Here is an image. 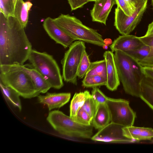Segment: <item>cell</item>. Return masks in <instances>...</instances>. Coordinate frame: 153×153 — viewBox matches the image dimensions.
Wrapping results in <instances>:
<instances>
[{
  "label": "cell",
  "mask_w": 153,
  "mask_h": 153,
  "mask_svg": "<svg viewBox=\"0 0 153 153\" xmlns=\"http://www.w3.org/2000/svg\"><path fill=\"white\" fill-rule=\"evenodd\" d=\"M24 70L29 75L39 95L41 93L47 92L51 88L44 77L31 65H21Z\"/></svg>",
  "instance_id": "cell-16"
},
{
  "label": "cell",
  "mask_w": 153,
  "mask_h": 153,
  "mask_svg": "<svg viewBox=\"0 0 153 153\" xmlns=\"http://www.w3.org/2000/svg\"><path fill=\"white\" fill-rule=\"evenodd\" d=\"M33 5L30 1L17 0L14 11L13 16L16 18L22 26L25 28L28 20L29 12Z\"/></svg>",
  "instance_id": "cell-19"
},
{
  "label": "cell",
  "mask_w": 153,
  "mask_h": 153,
  "mask_svg": "<svg viewBox=\"0 0 153 153\" xmlns=\"http://www.w3.org/2000/svg\"><path fill=\"white\" fill-rule=\"evenodd\" d=\"M106 65L107 82L106 86L109 90H116L120 85L114 54L110 51H105L103 55Z\"/></svg>",
  "instance_id": "cell-12"
},
{
  "label": "cell",
  "mask_w": 153,
  "mask_h": 153,
  "mask_svg": "<svg viewBox=\"0 0 153 153\" xmlns=\"http://www.w3.org/2000/svg\"><path fill=\"white\" fill-rule=\"evenodd\" d=\"M118 76L126 93L140 97L141 84L144 75L143 67L133 57L119 51H115Z\"/></svg>",
  "instance_id": "cell-2"
},
{
  "label": "cell",
  "mask_w": 153,
  "mask_h": 153,
  "mask_svg": "<svg viewBox=\"0 0 153 153\" xmlns=\"http://www.w3.org/2000/svg\"><path fill=\"white\" fill-rule=\"evenodd\" d=\"M141 88L140 97L153 110V79L144 74Z\"/></svg>",
  "instance_id": "cell-20"
},
{
  "label": "cell",
  "mask_w": 153,
  "mask_h": 153,
  "mask_svg": "<svg viewBox=\"0 0 153 153\" xmlns=\"http://www.w3.org/2000/svg\"><path fill=\"white\" fill-rule=\"evenodd\" d=\"M97 0H89V1H95Z\"/></svg>",
  "instance_id": "cell-40"
},
{
  "label": "cell",
  "mask_w": 153,
  "mask_h": 153,
  "mask_svg": "<svg viewBox=\"0 0 153 153\" xmlns=\"http://www.w3.org/2000/svg\"><path fill=\"white\" fill-rule=\"evenodd\" d=\"M28 60L31 66L46 80L51 88L59 89L63 86V79L60 68L52 55L32 49Z\"/></svg>",
  "instance_id": "cell-6"
},
{
  "label": "cell",
  "mask_w": 153,
  "mask_h": 153,
  "mask_svg": "<svg viewBox=\"0 0 153 153\" xmlns=\"http://www.w3.org/2000/svg\"><path fill=\"white\" fill-rule=\"evenodd\" d=\"M122 129L125 137L135 142L151 140L153 138V129L151 128L131 126L124 127Z\"/></svg>",
  "instance_id": "cell-17"
},
{
  "label": "cell",
  "mask_w": 153,
  "mask_h": 153,
  "mask_svg": "<svg viewBox=\"0 0 153 153\" xmlns=\"http://www.w3.org/2000/svg\"><path fill=\"white\" fill-rule=\"evenodd\" d=\"M70 93H49L45 95H39L38 100L41 103L46 105L49 111L60 108L69 101Z\"/></svg>",
  "instance_id": "cell-15"
},
{
  "label": "cell",
  "mask_w": 153,
  "mask_h": 153,
  "mask_svg": "<svg viewBox=\"0 0 153 153\" xmlns=\"http://www.w3.org/2000/svg\"><path fill=\"white\" fill-rule=\"evenodd\" d=\"M0 87L1 91L5 98L21 111L22 108L19 98L20 95L18 93L11 88L4 85L1 82Z\"/></svg>",
  "instance_id": "cell-22"
},
{
  "label": "cell",
  "mask_w": 153,
  "mask_h": 153,
  "mask_svg": "<svg viewBox=\"0 0 153 153\" xmlns=\"http://www.w3.org/2000/svg\"><path fill=\"white\" fill-rule=\"evenodd\" d=\"M117 6L119 7L126 15L130 16L133 13L125 0H116Z\"/></svg>",
  "instance_id": "cell-32"
},
{
  "label": "cell",
  "mask_w": 153,
  "mask_h": 153,
  "mask_svg": "<svg viewBox=\"0 0 153 153\" xmlns=\"http://www.w3.org/2000/svg\"><path fill=\"white\" fill-rule=\"evenodd\" d=\"M91 96L97 104L106 103L108 98L97 87L92 88Z\"/></svg>",
  "instance_id": "cell-31"
},
{
  "label": "cell",
  "mask_w": 153,
  "mask_h": 153,
  "mask_svg": "<svg viewBox=\"0 0 153 153\" xmlns=\"http://www.w3.org/2000/svg\"><path fill=\"white\" fill-rule=\"evenodd\" d=\"M91 95L87 90L75 93L71 102L70 116L74 118L79 110L82 107L86 100Z\"/></svg>",
  "instance_id": "cell-21"
},
{
  "label": "cell",
  "mask_w": 153,
  "mask_h": 153,
  "mask_svg": "<svg viewBox=\"0 0 153 153\" xmlns=\"http://www.w3.org/2000/svg\"><path fill=\"white\" fill-rule=\"evenodd\" d=\"M53 20L60 28L75 40L101 47L104 44L102 36L97 30L84 25L74 16L61 14Z\"/></svg>",
  "instance_id": "cell-4"
},
{
  "label": "cell",
  "mask_w": 153,
  "mask_h": 153,
  "mask_svg": "<svg viewBox=\"0 0 153 153\" xmlns=\"http://www.w3.org/2000/svg\"><path fill=\"white\" fill-rule=\"evenodd\" d=\"M102 47L104 49L106 50L108 48V46L105 44H104L103 46H102Z\"/></svg>",
  "instance_id": "cell-38"
},
{
  "label": "cell",
  "mask_w": 153,
  "mask_h": 153,
  "mask_svg": "<svg viewBox=\"0 0 153 153\" xmlns=\"http://www.w3.org/2000/svg\"><path fill=\"white\" fill-rule=\"evenodd\" d=\"M146 2L130 16L126 15L117 6L115 11L114 26L119 33L123 35L129 34L140 21L147 5Z\"/></svg>",
  "instance_id": "cell-9"
},
{
  "label": "cell",
  "mask_w": 153,
  "mask_h": 153,
  "mask_svg": "<svg viewBox=\"0 0 153 153\" xmlns=\"http://www.w3.org/2000/svg\"><path fill=\"white\" fill-rule=\"evenodd\" d=\"M72 11L83 6L89 1V0H68Z\"/></svg>",
  "instance_id": "cell-34"
},
{
  "label": "cell",
  "mask_w": 153,
  "mask_h": 153,
  "mask_svg": "<svg viewBox=\"0 0 153 153\" xmlns=\"http://www.w3.org/2000/svg\"><path fill=\"white\" fill-rule=\"evenodd\" d=\"M85 51L84 42L77 40L74 42L65 53L61 64L62 76L65 82L77 85L78 69Z\"/></svg>",
  "instance_id": "cell-7"
},
{
  "label": "cell",
  "mask_w": 153,
  "mask_h": 153,
  "mask_svg": "<svg viewBox=\"0 0 153 153\" xmlns=\"http://www.w3.org/2000/svg\"><path fill=\"white\" fill-rule=\"evenodd\" d=\"M0 82L12 88L24 98L39 95L31 78L21 65H0Z\"/></svg>",
  "instance_id": "cell-3"
},
{
  "label": "cell",
  "mask_w": 153,
  "mask_h": 153,
  "mask_svg": "<svg viewBox=\"0 0 153 153\" xmlns=\"http://www.w3.org/2000/svg\"><path fill=\"white\" fill-rule=\"evenodd\" d=\"M73 118L82 124L86 126L91 125L92 118L82 108L79 110L76 116Z\"/></svg>",
  "instance_id": "cell-29"
},
{
  "label": "cell",
  "mask_w": 153,
  "mask_h": 153,
  "mask_svg": "<svg viewBox=\"0 0 153 153\" xmlns=\"http://www.w3.org/2000/svg\"><path fill=\"white\" fill-rule=\"evenodd\" d=\"M144 44L149 46L150 51L146 57L148 62L153 66V34L139 37Z\"/></svg>",
  "instance_id": "cell-30"
},
{
  "label": "cell",
  "mask_w": 153,
  "mask_h": 153,
  "mask_svg": "<svg viewBox=\"0 0 153 153\" xmlns=\"http://www.w3.org/2000/svg\"><path fill=\"white\" fill-rule=\"evenodd\" d=\"M123 127L121 125L111 122L98 130L91 139L94 141L110 143L135 142L134 140L128 138L123 135L122 129Z\"/></svg>",
  "instance_id": "cell-10"
},
{
  "label": "cell",
  "mask_w": 153,
  "mask_h": 153,
  "mask_svg": "<svg viewBox=\"0 0 153 153\" xmlns=\"http://www.w3.org/2000/svg\"><path fill=\"white\" fill-rule=\"evenodd\" d=\"M133 13L143 4L147 2L148 0H125Z\"/></svg>",
  "instance_id": "cell-33"
},
{
  "label": "cell",
  "mask_w": 153,
  "mask_h": 153,
  "mask_svg": "<svg viewBox=\"0 0 153 153\" xmlns=\"http://www.w3.org/2000/svg\"><path fill=\"white\" fill-rule=\"evenodd\" d=\"M106 77L100 75L85 76L82 81V86L85 88H94L106 85Z\"/></svg>",
  "instance_id": "cell-24"
},
{
  "label": "cell",
  "mask_w": 153,
  "mask_h": 153,
  "mask_svg": "<svg viewBox=\"0 0 153 153\" xmlns=\"http://www.w3.org/2000/svg\"><path fill=\"white\" fill-rule=\"evenodd\" d=\"M98 105L91 95L86 100L82 108L85 110L92 119L96 112Z\"/></svg>",
  "instance_id": "cell-28"
},
{
  "label": "cell",
  "mask_w": 153,
  "mask_h": 153,
  "mask_svg": "<svg viewBox=\"0 0 153 153\" xmlns=\"http://www.w3.org/2000/svg\"><path fill=\"white\" fill-rule=\"evenodd\" d=\"M16 1L17 0H12L13 3V4L14 7L16 3Z\"/></svg>",
  "instance_id": "cell-39"
},
{
  "label": "cell",
  "mask_w": 153,
  "mask_h": 153,
  "mask_svg": "<svg viewBox=\"0 0 153 153\" xmlns=\"http://www.w3.org/2000/svg\"><path fill=\"white\" fill-rule=\"evenodd\" d=\"M150 49L149 46L144 44L137 49L127 52L125 53L133 57L139 63L146 57L150 52Z\"/></svg>",
  "instance_id": "cell-25"
},
{
  "label": "cell",
  "mask_w": 153,
  "mask_h": 153,
  "mask_svg": "<svg viewBox=\"0 0 153 153\" xmlns=\"http://www.w3.org/2000/svg\"><path fill=\"white\" fill-rule=\"evenodd\" d=\"M111 122L110 114L106 103L99 104L92 119L91 125L99 130Z\"/></svg>",
  "instance_id": "cell-18"
},
{
  "label": "cell",
  "mask_w": 153,
  "mask_h": 153,
  "mask_svg": "<svg viewBox=\"0 0 153 153\" xmlns=\"http://www.w3.org/2000/svg\"><path fill=\"white\" fill-rule=\"evenodd\" d=\"M14 6L12 0H0V12L6 18L13 16Z\"/></svg>",
  "instance_id": "cell-27"
},
{
  "label": "cell",
  "mask_w": 153,
  "mask_h": 153,
  "mask_svg": "<svg viewBox=\"0 0 153 153\" xmlns=\"http://www.w3.org/2000/svg\"><path fill=\"white\" fill-rule=\"evenodd\" d=\"M95 2L90 11L92 20L106 25L107 18L113 6L117 4L116 0H97Z\"/></svg>",
  "instance_id": "cell-14"
},
{
  "label": "cell",
  "mask_w": 153,
  "mask_h": 153,
  "mask_svg": "<svg viewBox=\"0 0 153 153\" xmlns=\"http://www.w3.org/2000/svg\"><path fill=\"white\" fill-rule=\"evenodd\" d=\"M25 28L13 16L0 12V65H23L32 49Z\"/></svg>",
  "instance_id": "cell-1"
},
{
  "label": "cell",
  "mask_w": 153,
  "mask_h": 153,
  "mask_svg": "<svg viewBox=\"0 0 153 153\" xmlns=\"http://www.w3.org/2000/svg\"><path fill=\"white\" fill-rule=\"evenodd\" d=\"M100 75L106 77V65L105 59L91 63L85 76Z\"/></svg>",
  "instance_id": "cell-23"
},
{
  "label": "cell",
  "mask_w": 153,
  "mask_h": 153,
  "mask_svg": "<svg viewBox=\"0 0 153 153\" xmlns=\"http://www.w3.org/2000/svg\"><path fill=\"white\" fill-rule=\"evenodd\" d=\"M106 104L110 114L111 122L123 127L133 126L136 115L128 101L108 97Z\"/></svg>",
  "instance_id": "cell-8"
},
{
  "label": "cell",
  "mask_w": 153,
  "mask_h": 153,
  "mask_svg": "<svg viewBox=\"0 0 153 153\" xmlns=\"http://www.w3.org/2000/svg\"><path fill=\"white\" fill-rule=\"evenodd\" d=\"M152 143H153V140H152Z\"/></svg>",
  "instance_id": "cell-42"
},
{
  "label": "cell",
  "mask_w": 153,
  "mask_h": 153,
  "mask_svg": "<svg viewBox=\"0 0 153 153\" xmlns=\"http://www.w3.org/2000/svg\"><path fill=\"white\" fill-rule=\"evenodd\" d=\"M43 26L49 37L56 43L61 45L65 48L69 47L75 40L60 28L53 19L50 17L45 19Z\"/></svg>",
  "instance_id": "cell-11"
},
{
  "label": "cell",
  "mask_w": 153,
  "mask_h": 153,
  "mask_svg": "<svg viewBox=\"0 0 153 153\" xmlns=\"http://www.w3.org/2000/svg\"><path fill=\"white\" fill-rule=\"evenodd\" d=\"M153 34V21L149 24L147 31L145 35L147 36Z\"/></svg>",
  "instance_id": "cell-36"
},
{
  "label": "cell",
  "mask_w": 153,
  "mask_h": 153,
  "mask_svg": "<svg viewBox=\"0 0 153 153\" xmlns=\"http://www.w3.org/2000/svg\"><path fill=\"white\" fill-rule=\"evenodd\" d=\"M152 8H153V0H152Z\"/></svg>",
  "instance_id": "cell-41"
},
{
  "label": "cell",
  "mask_w": 153,
  "mask_h": 153,
  "mask_svg": "<svg viewBox=\"0 0 153 153\" xmlns=\"http://www.w3.org/2000/svg\"><path fill=\"white\" fill-rule=\"evenodd\" d=\"M89 56L85 51L82 56L78 69L77 77L82 79L84 77L91 64Z\"/></svg>",
  "instance_id": "cell-26"
},
{
  "label": "cell",
  "mask_w": 153,
  "mask_h": 153,
  "mask_svg": "<svg viewBox=\"0 0 153 153\" xmlns=\"http://www.w3.org/2000/svg\"><path fill=\"white\" fill-rule=\"evenodd\" d=\"M144 45L139 37L128 34L119 36L109 47L113 52L119 51L125 53L137 49Z\"/></svg>",
  "instance_id": "cell-13"
},
{
  "label": "cell",
  "mask_w": 153,
  "mask_h": 153,
  "mask_svg": "<svg viewBox=\"0 0 153 153\" xmlns=\"http://www.w3.org/2000/svg\"><path fill=\"white\" fill-rule=\"evenodd\" d=\"M104 43L107 45L110 46L112 43V40L109 38H106L104 39Z\"/></svg>",
  "instance_id": "cell-37"
},
{
  "label": "cell",
  "mask_w": 153,
  "mask_h": 153,
  "mask_svg": "<svg viewBox=\"0 0 153 153\" xmlns=\"http://www.w3.org/2000/svg\"><path fill=\"white\" fill-rule=\"evenodd\" d=\"M144 74L153 79V67H143Z\"/></svg>",
  "instance_id": "cell-35"
},
{
  "label": "cell",
  "mask_w": 153,
  "mask_h": 153,
  "mask_svg": "<svg viewBox=\"0 0 153 153\" xmlns=\"http://www.w3.org/2000/svg\"><path fill=\"white\" fill-rule=\"evenodd\" d=\"M47 120L55 130L63 135L83 139H91L93 136L91 125L82 124L60 111H50Z\"/></svg>",
  "instance_id": "cell-5"
}]
</instances>
